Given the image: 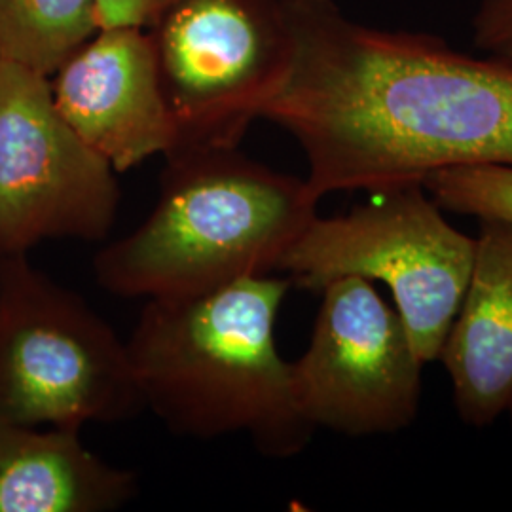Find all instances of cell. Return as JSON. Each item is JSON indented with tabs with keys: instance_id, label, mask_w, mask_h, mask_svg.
Returning <instances> with one entry per match:
<instances>
[{
	"instance_id": "5",
	"label": "cell",
	"mask_w": 512,
	"mask_h": 512,
	"mask_svg": "<svg viewBox=\"0 0 512 512\" xmlns=\"http://www.w3.org/2000/svg\"><path fill=\"white\" fill-rule=\"evenodd\" d=\"M139 408L126 340L27 253L0 255V421L82 429Z\"/></svg>"
},
{
	"instance_id": "6",
	"label": "cell",
	"mask_w": 512,
	"mask_h": 512,
	"mask_svg": "<svg viewBox=\"0 0 512 512\" xmlns=\"http://www.w3.org/2000/svg\"><path fill=\"white\" fill-rule=\"evenodd\" d=\"M148 33L175 150L238 147L293 57L285 0H177Z\"/></svg>"
},
{
	"instance_id": "10",
	"label": "cell",
	"mask_w": 512,
	"mask_h": 512,
	"mask_svg": "<svg viewBox=\"0 0 512 512\" xmlns=\"http://www.w3.org/2000/svg\"><path fill=\"white\" fill-rule=\"evenodd\" d=\"M475 262L439 359L461 420L488 427L512 403V222L480 219Z\"/></svg>"
},
{
	"instance_id": "4",
	"label": "cell",
	"mask_w": 512,
	"mask_h": 512,
	"mask_svg": "<svg viewBox=\"0 0 512 512\" xmlns=\"http://www.w3.org/2000/svg\"><path fill=\"white\" fill-rule=\"evenodd\" d=\"M475 251L476 239L444 219L423 184L412 183L370 192L344 215H317L277 272L315 294L342 277L384 283L418 357L431 363L458 315Z\"/></svg>"
},
{
	"instance_id": "13",
	"label": "cell",
	"mask_w": 512,
	"mask_h": 512,
	"mask_svg": "<svg viewBox=\"0 0 512 512\" xmlns=\"http://www.w3.org/2000/svg\"><path fill=\"white\" fill-rule=\"evenodd\" d=\"M421 184L442 211L512 222V165L442 169Z\"/></svg>"
},
{
	"instance_id": "15",
	"label": "cell",
	"mask_w": 512,
	"mask_h": 512,
	"mask_svg": "<svg viewBox=\"0 0 512 512\" xmlns=\"http://www.w3.org/2000/svg\"><path fill=\"white\" fill-rule=\"evenodd\" d=\"M99 29H150L177 0H93Z\"/></svg>"
},
{
	"instance_id": "3",
	"label": "cell",
	"mask_w": 512,
	"mask_h": 512,
	"mask_svg": "<svg viewBox=\"0 0 512 512\" xmlns=\"http://www.w3.org/2000/svg\"><path fill=\"white\" fill-rule=\"evenodd\" d=\"M319 202L306 179L249 160L238 147L177 148L148 219L95 256L97 285L160 300L274 274Z\"/></svg>"
},
{
	"instance_id": "7",
	"label": "cell",
	"mask_w": 512,
	"mask_h": 512,
	"mask_svg": "<svg viewBox=\"0 0 512 512\" xmlns=\"http://www.w3.org/2000/svg\"><path fill=\"white\" fill-rule=\"evenodd\" d=\"M116 171L57 110L50 78L0 61V255L46 239L99 241L120 203Z\"/></svg>"
},
{
	"instance_id": "11",
	"label": "cell",
	"mask_w": 512,
	"mask_h": 512,
	"mask_svg": "<svg viewBox=\"0 0 512 512\" xmlns=\"http://www.w3.org/2000/svg\"><path fill=\"white\" fill-rule=\"evenodd\" d=\"M137 475L95 456L80 429L0 421V512L116 511Z\"/></svg>"
},
{
	"instance_id": "12",
	"label": "cell",
	"mask_w": 512,
	"mask_h": 512,
	"mask_svg": "<svg viewBox=\"0 0 512 512\" xmlns=\"http://www.w3.org/2000/svg\"><path fill=\"white\" fill-rule=\"evenodd\" d=\"M99 29L93 0H0V55L52 76Z\"/></svg>"
},
{
	"instance_id": "2",
	"label": "cell",
	"mask_w": 512,
	"mask_h": 512,
	"mask_svg": "<svg viewBox=\"0 0 512 512\" xmlns=\"http://www.w3.org/2000/svg\"><path fill=\"white\" fill-rule=\"evenodd\" d=\"M293 283L245 277L186 298L147 300L129 363L143 408L184 437L245 435L262 456L300 454L315 429L296 404L275 319Z\"/></svg>"
},
{
	"instance_id": "16",
	"label": "cell",
	"mask_w": 512,
	"mask_h": 512,
	"mask_svg": "<svg viewBox=\"0 0 512 512\" xmlns=\"http://www.w3.org/2000/svg\"><path fill=\"white\" fill-rule=\"evenodd\" d=\"M507 412H511V420H512V403H511V406H509V410H507Z\"/></svg>"
},
{
	"instance_id": "9",
	"label": "cell",
	"mask_w": 512,
	"mask_h": 512,
	"mask_svg": "<svg viewBox=\"0 0 512 512\" xmlns=\"http://www.w3.org/2000/svg\"><path fill=\"white\" fill-rule=\"evenodd\" d=\"M50 88L65 122L116 173L177 147L148 29H97L57 67Z\"/></svg>"
},
{
	"instance_id": "1",
	"label": "cell",
	"mask_w": 512,
	"mask_h": 512,
	"mask_svg": "<svg viewBox=\"0 0 512 512\" xmlns=\"http://www.w3.org/2000/svg\"><path fill=\"white\" fill-rule=\"evenodd\" d=\"M285 6L293 57L262 118L298 141L317 200L512 165V67L355 23L330 0Z\"/></svg>"
},
{
	"instance_id": "8",
	"label": "cell",
	"mask_w": 512,
	"mask_h": 512,
	"mask_svg": "<svg viewBox=\"0 0 512 512\" xmlns=\"http://www.w3.org/2000/svg\"><path fill=\"white\" fill-rule=\"evenodd\" d=\"M310 344L291 363L293 391L313 429L389 435L416 420L423 361L395 306L372 281L342 277L321 291Z\"/></svg>"
},
{
	"instance_id": "14",
	"label": "cell",
	"mask_w": 512,
	"mask_h": 512,
	"mask_svg": "<svg viewBox=\"0 0 512 512\" xmlns=\"http://www.w3.org/2000/svg\"><path fill=\"white\" fill-rule=\"evenodd\" d=\"M476 44L512 67V0H482L475 18Z\"/></svg>"
},
{
	"instance_id": "17",
	"label": "cell",
	"mask_w": 512,
	"mask_h": 512,
	"mask_svg": "<svg viewBox=\"0 0 512 512\" xmlns=\"http://www.w3.org/2000/svg\"><path fill=\"white\" fill-rule=\"evenodd\" d=\"M0 61H2V55H0Z\"/></svg>"
}]
</instances>
